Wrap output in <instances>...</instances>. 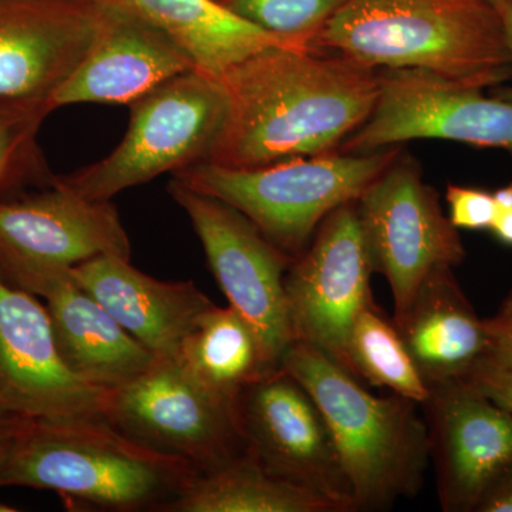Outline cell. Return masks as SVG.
Returning a JSON list of instances; mask_svg holds the SVG:
<instances>
[{
  "label": "cell",
  "mask_w": 512,
  "mask_h": 512,
  "mask_svg": "<svg viewBox=\"0 0 512 512\" xmlns=\"http://www.w3.org/2000/svg\"><path fill=\"white\" fill-rule=\"evenodd\" d=\"M476 512H512V464L491 484Z\"/></svg>",
  "instance_id": "cell-30"
},
{
  "label": "cell",
  "mask_w": 512,
  "mask_h": 512,
  "mask_svg": "<svg viewBox=\"0 0 512 512\" xmlns=\"http://www.w3.org/2000/svg\"><path fill=\"white\" fill-rule=\"evenodd\" d=\"M70 274L161 359L175 360L188 333L215 305L194 281H158L121 256H97L73 266Z\"/></svg>",
  "instance_id": "cell-17"
},
{
  "label": "cell",
  "mask_w": 512,
  "mask_h": 512,
  "mask_svg": "<svg viewBox=\"0 0 512 512\" xmlns=\"http://www.w3.org/2000/svg\"><path fill=\"white\" fill-rule=\"evenodd\" d=\"M168 191L190 218L229 305L251 323L269 363L279 369L285 350L293 342L284 288L293 258L227 202L174 180Z\"/></svg>",
  "instance_id": "cell-10"
},
{
  "label": "cell",
  "mask_w": 512,
  "mask_h": 512,
  "mask_svg": "<svg viewBox=\"0 0 512 512\" xmlns=\"http://www.w3.org/2000/svg\"><path fill=\"white\" fill-rule=\"evenodd\" d=\"M20 419H23V417H20ZM20 419L0 423V468H2L6 457H8L13 437H15L16 424H18Z\"/></svg>",
  "instance_id": "cell-33"
},
{
  "label": "cell",
  "mask_w": 512,
  "mask_h": 512,
  "mask_svg": "<svg viewBox=\"0 0 512 512\" xmlns=\"http://www.w3.org/2000/svg\"><path fill=\"white\" fill-rule=\"evenodd\" d=\"M424 382L463 380L488 355V332L458 284L454 268L434 269L393 318Z\"/></svg>",
  "instance_id": "cell-20"
},
{
  "label": "cell",
  "mask_w": 512,
  "mask_h": 512,
  "mask_svg": "<svg viewBox=\"0 0 512 512\" xmlns=\"http://www.w3.org/2000/svg\"><path fill=\"white\" fill-rule=\"evenodd\" d=\"M104 16L92 0H0V101L52 110L50 100L89 55Z\"/></svg>",
  "instance_id": "cell-16"
},
{
  "label": "cell",
  "mask_w": 512,
  "mask_h": 512,
  "mask_svg": "<svg viewBox=\"0 0 512 512\" xmlns=\"http://www.w3.org/2000/svg\"><path fill=\"white\" fill-rule=\"evenodd\" d=\"M256 28L311 49L313 37L349 0H218Z\"/></svg>",
  "instance_id": "cell-26"
},
{
  "label": "cell",
  "mask_w": 512,
  "mask_h": 512,
  "mask_svg": "<svg viewBox=\"0 0 512 512\" xmlns=\"http://www.w3.org/2000/svg\"><path fill=\"white\" fill-rule=\"evenodd\" d=\"M104 10L92 50L52 97V110L77 103L130 104L165 80L197 69L163 33Z\"/></svg>",
  "instance_id": "cell-18"
},
{
  "label": "cell",
  "mask_w": 512,
  "mask_h": 512,
  "mask_svg": "<svg viewBox=\"0 0 512 512\" xmlns=\"http://www.w3.org/2000/svg\"><path fill=\"white\" fill-rule=\"evenodd\" d=\"M279 367L311 393L328 423L357 511H387L419 495L430 466L419 403L377 397L308 343L293 340Z\"/></svg>",
  "instance_id": "cell-4"
},
{
  "label": "cell",
  "mask_w": 512,
  "mask_h": 512,
  "mask_svg": "<svg viewBox=\"0 0 512 512\" xmlns=\"http://www.w3.org/2000/svg\"><path fill=\"white\" fill-rule=\"evenodd\" d=\"M163 512H340L308 488L269 473L242 453L198 474Z\"/></svg>",
  "instance_id": "cell-23"
},
{
  "label": "cell",
  "mask_w": 512,
  "mask_h": 512,
  "mask_svg": "<svg viewBox=\"0 0 512 512\" xmlns=\"http://www.w3.org/2000/svg\"><path fill=\"white\" fill-rule=\"evenodd\" d=\"M106 419L147 446L188 461L198 473L244 453L235 404L158 357L143 375L111 390Z\"/></svg>",
  "instance_id": "cell-13"
},
{
  "label": "cell",
  "mask_w": 512,
  "mask_h": 512,
  "mask_svg": "<svg viewBox=\"0 0 512 512\" xmlns=\"http://www.w3.org/2000/svg\"><path fill=\"white\" fill-rule=\"evenodd\" d=\"M356 210L373 272L383 275L392 289L393 318L402 315L430 272L456 268L466 259L439 194L410 157L394 158L357 198Z\"/></svg>",
  "instance_id": "cell-7"
},
{
  "label": "cell",
  "mask_w": 512,
  "mask_h": 512,
  "mask_svg": "<svg viewBox=\"0 0 512 512\" xmlns=\"http://www.w3.org/2000/svg\"><path fill=\"white\" fill-rule=\"evenodd\" d=\"M119 146L76 173L59 177L87 200L111 201L128 188L210 160L227 117L218 77L194 69L131 101Z\"/></svg>",
  "instance_id": "cell-6"
},
{
  "label": "cell",
  "mask_w": 512,
  "mask_h": 512,
  "mask_svg": "<svg viewBox=\"0 0 512 512\" xmlns=\"http://www.w3.org/2000/svg\"><path fill=\"white\" fill-rule=\"evenodd\" d=\"M493 197L498 212L512 210V183L498 188L493 192Z\"/></svg>",
  "instance_id": "cell-34"
},
{
  "label": "cell",
  "mask_w": 512,
  "mask_h": 512,
  "mask_svg": "<svg viewBox=\"0 0 512 512\" xmlns=\"http://www.w3.org/2000/svg\"><path fill=\"white\" fill-rule=\"evenodd\" d=\"M446 200L448 218L457 229L485 231L493 227L498 215L493 192L451 184L447 187Z\"/></svg>",
  "instance_id": "cell-27"
},
{
  "label": "cell",
  "mask_w": 512,
  "mask_h": 512,
  "mask_svg": "<svg viewBox=\"0 0 512 512\" xmlns=\"http://www.w3.org/2000/svg\"><path fill=\"white\" fill-rule=\"evenodd\" d=\"M488 332L487 359L512 372V291L493 318L485 319Z\"/></svg>",
  "instance_id": "cell-29"
},
{
  "label": "cell",
  "mask_w": 512,
  "mask_h": 512,
  "mask_svg": "<svg viewBox=\"0 0 512 512\" xmlns=\"http://www.w3.org/2000/svg\"><path fill=\"white\" fill-rule=\"evenodd\" d=\"M463 380L512 414V372L484 357Z\"/></svg>",
  "instance_id": "cell-28"
},
{
  "label": "cell",
  "mask_w": 512,
  "mask_h": 512,
  "mask_svg": "<svg viewBox=\"0 0 512 512\" xmlns=\"http://www.w3.org/2000/svg\"><path fill=\"white\" fill-rule=\"evenodd\" d=\"M103 255H131L113 202L87 200L59 177L0 197V274L10 284L33 293L49 276Z\"/></svg>",
  "instance_id": "cell-8"
},
{
  "label": "cell",
  "mask_w": 512,
  "mask_h": 512,
  "mask_svg": "<svg viewBox=\"0 0 512 512\" xmlns=\"http://www.w3.org/2000/svg\"><path fill=\"white\" fill-rule=\"evenodd\" d=\"M16 410L13 409L12 404L5 399L2 393H0V423H6V421H12L16 419H20Z\"/></svg>",
  "instance_id": "cell-35"
},
{
  "label": "cell",
  "mask_w": 512,
  "mask_h": 512,
  "mask_svg": "<svg viewBox=\"0 0 512 512\" xmlns=\"http://www.w3.org/2000/svg\"><path fill=\"white\" fill-rule=\"evenodd\" d=\"M198 474L183 458L106 419L23 417L0 468V487L52 490L94 510L163 512Z\"/></svg>",
  "instance_id": "cell-3"
},
{
  "label": "cell",
  "mask_w": 512,
  "mask_h": 512,
  "mask_svg": "<svg viewBox=\"0 0 512 512\" xmlns=\"http://www.w3.org/2000/svg\"><path fill=\"white\" fill-rule=\"evenodd\" d=\"M244 453L275 476L355 512L352 487L325 417L311 393L279 369L256 380L235 402Z\"/></svg>",
  "instance_id": "cell-12"
},
{
  "label": "cell",
  "mask_w": 512,
  "mask_h": 512,
  "mask_svg": "<svg viewBox=\"0 0 512 512\" xmlns=\"http://www.w3.org/2000/svg\"><path fill=\"white\" fill-rule=\"evenodd\" d=\"M33 295L45 299L59 355L83 382L111 392L156 363L158 356L84 291L70 269L49 276Z\"/></svg>",
  "instance_id": "cell-19"
},
{
  "label": "cell",
  "mask_w": 512,
  "mask_h": 512,
  "mask_svg": "<svg viewBox=\"0 0 512 512\" xmlns=\"http://www.w3.org/2000/svg\"><path fill=\"white\" fill-rule=\"evenodd\" d=\"M413 140L498 148L512 157V103L426 70H380L372 113L338 151L375 153Z\"/></svg>",
  "instance_id": "cell-9"
},
{
  "label": "cell",
  "mask_w": 512,
  "mask_h": 512,
  "mask_svg": "<svg viewBox=\"0 0 512 512\" xmlns=\"http://www.w3.org/2000/svg\"><path fill=\"white\" fill-rule=\"evenodd\" d=\"M218 80L227 117L207 163L232 168L338 151L379 93V70L295 47L261 50Z\"/></svg>",
  "instance_id": "cell-1"
},
{
  "label": "cell",
  "mask_w": 512,
  "mask_h": 512,
  "mask_svg": "<svg viewBox=\"0 0 512 512\" xmlns=\"http://www.w3.org/2000/svg\"><path fill=\"white\" fill-rule=\"evenodd\" d=\"M0 393L28 419H106L110 400L64 365L46 306L2 274Z\"/></svg>",
  "instance_id": "cell-14"
},
{
  "label": "cell",
  "mask_w": 512,
  "mask_h": 512,
  "mask_svg": "<svg viewBox=\"0 0 512 512\" xmlns=\"http://www.w3.org/2000/svg\"><path fill=\"white\" fill-rule=\"evenodd\" d=\"M372 274L356 201H350L330 212L285 275L293 340L308 343L350 375L349 336L357 315L375 302Z\"/></svg>",
  "instance_id": "cell-11"
},
{
  "label": "cell",
  "mask_w": 512,
  "mask_h": 512,
  "mask_svg": "<svg viewBox=\"0 0 512 512\" xmlns=\"http://www.w3.org/2000/svg\"><path fill=\"white\" fill-rule=\"evenodd\" d=\"M18 511V508H12L10 505L2 503L0 501V512H16Z\"/></svg>",
  "instance_id": "cell-36"
},
{
  "label": "cell",
  "mask_w": 512,
  "mask_h": 512,
  "mask_svg": "<svg viewBox=\"0 0 512 512\" xmlns=\"http://www.w3.org/2000/svg\"><path fill=\"white\" fill-rule=\"evenodd\" d=\"M348 353L353 375L360 382L386 387L420 406L429 399V384L414 365L393 318H387L376 302L357 315Z\"/></svg>",
  "instance_id": "cell-24"
},
{
  "label": "cell",
  "mask_w": 512,
  "mask_h": 512,
  "mask_svg": "<svg viewBox=\"0 0 512 512\" xmlns=\"http://www.w3.org/2000/svg\"><path fill=\"white\" fill-rule=\"evenodd\" d=\"M167 36L198 70L221 76L225 70L269 47L309 50L298 42L256 28L218 0H92ZM312 52V50H311Z\"/></svg>",
  "instance_id": "cell-21"
},
{
  "label": "cell",
  "mask_w": 512,
  "mask_h": 512,
  "mask_svg": "<svg viewBox=\"0 0 512 512\" xmlns=\"http://www.w3.org/2000/svg\"><path fill=\"white\" fill-rule=\"evenodd\" d=\"M399 154L390 147L366 154L293 157L254 168L201 163L178 171L173 180L227 202L295 259L330 212L356 201Z\"/></svg>",
  "instance_id": "cell-5"
},
{
  "label": "cell",
  "mask_w": 512,
  "mask_h": 512,
  "mask_svg": "<svg viewBox=\"0 0 512 512\" xmlns=\"http://www.w3.org/2000/svg\"><path fill=\"white\" fill-rule=\"evenodd\" d=\"M311 49L375 70H426L474 89L512 82L511 47L493 0H349Z\"/></svg>",
  "instance_id": "cell-2"
},
{
  "label": "cell",
  "mask_w": 512,
  "mask_h": 512,
  "mask_svg": "<svg viewBox=\"0 0 512 512\" xmlns=\"http://www.w3.org/2000/svg\"><path fill=\"white\" fill-rule=\"evenodd\" d=\"M174 362L215 396L237 402L239 394L274 372L258 333L231 305H214L181 343Z\"/></svg>",
  "instance_id": "cell-22"
},
{
  "label": "cell",
  "mask_w": 512,
  "mask_h": 512,
  "mask_svg": "<svg viewBox=\"0 0 512 512\" xmlns=\"http://www.w3.org/2000/svg\"><path fill=\"white\" fill-rule=\"evenodd\" d=\"M490 231L498 241L512 247V210L498 212Z\"/></svg>",
  "instance_id": "cell-32"
},
{
  "label": "cell",
  "mask_w": 512,
  "mask_h": 512,
  "mask_svg": "<svg viewBox=\"0 0 512 512\" xmlns=\"http://www.w3.org/2000/svg\"><path fill=\"white\" fill-rule=\"evenodd\" d=\"M503 19L505 33H507L508 45L512 52V0H493ZM500 99L511 101L512 103V86L505 87L497 94Z\"/></svg>",
  "instance_id": "cell-31"
},
{
  "label": "cell",
  "mask_w": 512,
  "mask_h": 512,
  "mask_svg": "<svg viewBox=\"0 0 512 512\" xmlns=\"http://www.w3.org/2000/svg\"><path fill=\"white\" fill-rule=\"evenodd\" d=\"M444 512H476L512 464V414L466 380L430 386L421 404Z\"/></svg>",
  "instance_id": "cell-15"
},
{
  "label": "cell",
  "mask_w": 512,
  "mask_h": 512,
  "mask_svg": "<svg viewBox=\"0 0 512 512\" xmlns=\"http://www.w3.org/2000/svg\"><path fill=\"white\" fill-rule=\"evenodd\" d=\"M52 110L43 104L0 101V197L19 185L50 183L37 134Z\"/></svg>",
  "instance_id": "cell-25"
}]
</instances>
